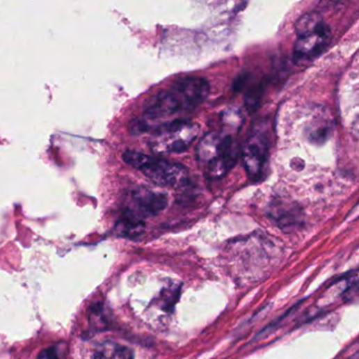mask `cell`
Masks as SVG:
<instances>
[{
    "label": "cell",
    "mask_w": 359,
    "mask_h": 359,
    "mask_svg": "<svg viewBox=\"0 0 359 359\" xmlns=\"http://www.w3.org/2000/svg\"><path fill=\"white\" fill-rule=\"evenodd\" d=\"M210 93V85L204 78L186 76L178 78L169 89L163 90L145 102V119L168 118L178 113L194 110Z\"/></svg>",
    "instance_id": "obj_1"
},
{
    "label": "cell",
    "mask_w": 359,
    "mask_h": 359,
    "mask_svg": "<svg viewBox=\"0 0 359 359\" xmlns=\"http://www.w3.org/2000/svg\"><path fill=\"white\" fill-rule=\"evenodd\" d=\"M296 32L293 59L297 65H307L317 59L332 40L331 30L317 13L307 14L299 18Z\"/></svg>",
    "instance_id": "obj_2"
},
{
    "label": "cell",
    "mask_w": 359,
    "mask_h": 359,
    "mask_svg": "<svg viewBox=\"0 0 359 359\" xmlns=\"http://www.w3.org/2000/svg\"><path fill=\"white\" fill-rule=\"evenodd\" d=\"M237 147L231 135L212 132L202 137L197 147V157L211 178H221L237 161Z\"/></svg>",
    "instance_id": "obj_3"
},
{
    "label": "cell",
    "mask_w": 359,
    "mask_h": 359,
    "mask_svg": "<svg viewBox=\"0 0 359 359\" xmlns=\"http://www.w3.org/2000/svg\"><path fill=\"white\" fill-rule=\"evenodd\" d=\"M125 163L145 174L154 184L161 186H182L186 184L189 172L184 166L154 157L137 151L122 154Z\"/></svg>",
    "instance_id": "obj_4"
},
{
    "label": "cell",
    "mask_w": 359,
    "mask_h": 359,
    "mask_svg": "<svg viewBox=\"0 0 359 359\" xmlns=\"http://www.w3.org/2000/svg\"><path fill=\"white\" fill-rule=\"evenodd\" d=\"M198 133L197 125L176 119L158 126L152 134L150 145L156 153H182L194 143Z\"/></svg>",
    "instance_id": "obj_5"
},
{
    "label": "cell",
    "mask_w": 359,
    "mask_h": 359,
    "mask_svg": "<svg viewBox=\"0 0 359 359\" xmlns=\"http://www.w3.org/2000/svg\"><path fill=\"white\" fill-rule=\"evenodd\" d=\"M167 206L168 197L165 193L139 188L131 193L130 207L126 212L143 221L163 212Z\"/></svg>",
    "instance_id": "obj_6"
},
{
    "label": "cell",
    "mask_w": 359,
    "mask_h": 359,
    "mask_svg": "<svg viewBox=\"0 0 359 359\" xmlns=\"http://www.w3.org/2000/svg\"><path fill=\"white\" fill-rule=\"evenodd\" d=\"M268 138L264 133L257 131L248 138L241 157L246 171L252 180H258L262 177L268 161Z\"/></svg>",
    "instance_id": "obj_7"
},
{
    "label": "cell",
    "mask_w": 359,
    "mask_h": 359,
    "mask_svg": "<svg viewBox=\"0 0 359 359\" xmlns=\"http://www.w3.org/2000/svg\"><path fill=\"white\" fill-rule=\"evenodd\" d=\"M269 216L285 231H292L303 223V215L299 207L284 202H273L269 209Z\"/></svg>",
    "instance_id": "obj_8"
},
{
    "label": "cell",
    "mask_w": 359,
    "mask_h": 359,
    "mask_svg": "<svg viewBox=\"0 0 359 359\" xmlns=\"http://www.w3.org/2000/svg\"><path fill=\"white\" fill-rule=\"evenodd\" d=\"M94 359H134V354L128 346L114 342H106L98 346Z\"/></svg>",
    "instance_id": "obj_9"
},
{
    "label": "cell",
    "mask_w": 359,
    "mask_h": 359,
    "mask_svg": "<svg viewBox=\"0 0 359 359\" xmlns=\"http://www.w3.org/2000/svg\"><path fill=\"white\" fill-rule=\"evenodd\" d=\"M115 229L118 235L135 239L143 235V231H145V223L141 219L126 212L124 217L117 223Z\"/></svg>",
    "instance_id": "obj_10"
},
{
    "label": "cell",
    "mask_w": 359,
    "mask_h": 359,
    "mask_svg": "<svg viewBox=\"0 0 359 359\" xmlns=\"http://www.w3.org/2000/svg\"><path fill=\"white\" fill-rule=\"evenodd\" d=\"M180 290H182V286L177 284H171L165 287L158 296V308L166 313H173L176 303L180 299Z\"/></svg>",
    "instance_id": "obj_11"
},
{
    "label": "cell",
    "mask_w": 359,
    "mask_h": 359,
    "mask_svg": "<svg viewBox=\"0 0 359 359\" xmlns=\"http://www.w3.org/2000/svg\"><path fill=\"white\" fill-rule=\"evenodd\" d=\"M63 353H65V349H63L61 344H57V346H51V348L42 351L37 359H65Z\"/></svg>",
    "instance_id": "obj_12"
}]
</instances>
